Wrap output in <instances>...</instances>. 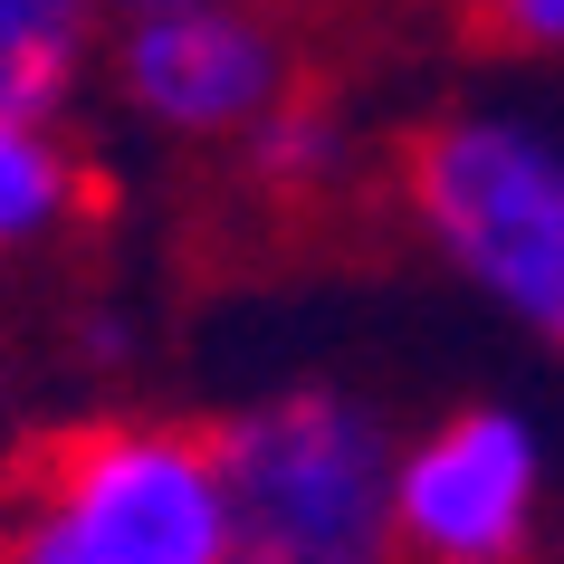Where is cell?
Returning <instances> with one entry per match:
<instances>
[{
    "label": "cell",
    "instance_id": "6da1fadb",
    "mask_svg": "<svg viewBox=\"0 0 564 564\" xmlns=\"http://www.w3.org/2000/svg\"><path fill=\"white\" fill-rule=\"evenodd\" d=\"M392 210L507 326L564 355V124L535 106H441L392 144Z\"/></svg>",
    "mask_w": 564,
    "mask_h": 564
},
{
    "label": "cell",
    "instance_id": "7a4b0ae2",
    "mask_svg": "<svg viewBox=\"0 0 564 564\" xmlns=\"http://www.w3.org/2000/svg\"><path fill=\"white\" fill-rule=\"evenodd\" d=\"M230 469V564H402L392 431L345 383H288L210 421Z\"/></svg>",
    "mask_w": 564,
    "mask_h": 564
},
{
    "label": "cell",
    "instance_id": "3957f363",
    "mask_svg": "<svg viewBox=\"0 0 564 564\" xmlns=\"http://www.w3.org/2000/svg\"><path fill=\"white\" fill-rule=\"evenodd\" d=\"M10 498H30L87 564H230L220 431L163 412H96L20 441Z\"/></svg>",
    "mask_w": 564,
    "mask_h": 564
},
{
    "label": "cell",
    "instance_id": "277c9868",
    "mask_svg": "<svg viewBox=\"0 0 564 564\" xmlns=\"http://www.w3.org/2000/svg\"><path fill=\"white\" fill-rule=\"evenodd\" d=\"M306 77L297 30L278 20V0H153L116 10L96 87L124 116L182 153H230L278 96Z\"/></svg>",
    "mask_w": 564,
    "mask_h": 564
},
{
    "label": "cell",
    "instance_id": "5b68a950",
    "mask_svg": "<svg viewBox=\"0 0 564 564\" xmlns=\"http://www.w3.org/2000/svg\"><path fill=\"white\" fill-rule=\"evenodd\" d=\"M555 527L545 431L517 402H459L392 449L402 564H535Z\"/></svg>",
    "mask_w": 564,
    "mask_h": 564
},
{
    "label": "cell",
    "instance_id": "8992f818",
    "mask_svg": "<svg viewBox=\"0 0 564 564\" xmlns=\"http://www.w3.org/2000/svg\"><path fill=\"white\" fill-rule=\"evenodd\" d=\"M230 173L259 210H326L364 173V124L326 77H297L249 134L230 144Z\"/></svg>",
    "mask_w": 564,
    "mask_h": 564
},
{
    "label": "cell",
    "instance_id": "52a82bcc",
    "mask_svg": "<svg viewBox=\"0 0 564 564\" xmlns=\"http://www.w3.org/2000/svg\"><path fill=\"white\" fill-rule=\"evenodd\" d=\"M106 210V173L67 116H0V268L58 259Z\"/></svg>",
    "mask_w": 564,
    "mask_h": 564
},
{
    "label": "cell",
    "instance_id": "ba28073f",
    "mask_svg": "<svg viewBox=\"0 0 564 564\" xmlns=\"http://www.w3.org/2000/svg\"><path fill=\"white\" fill-rule=\"evenodd\" d=\"M116 0H0V116H77L106 67Z\"/></svg>",
    "mask_w": 564,
    "mask_h": 564
},
{
    "label": "cell",
    "instance_id": "9c48e42d",
    "mask_svg": "<svg viewBox=\"0 0 564 564\" xmlns=\"http://www.w3.org/2000/svg\"><path fill=\"white\" fill-rule=\"evenodd\" d=\"M459 10L507 58H564V0H459Z\"/></svg>",
    "mask_w": 564,
    "mask_h": 564
},
{
    "label": "cell",
    "instance_id": "30bf717a",
    "mask_svg": "<svg viewBox=\"0 0 564 564\" xmlns=\"http://www.w3.org/2000/svg\"><path fill=\"white\" fill-rule=\"evenodd\" d=\"M0 564H87V555H77V545H67L30 498H10V488H0Z\"/></svg>",
    "mask_w": 564,
    "mask_h": 564
},
{
    "label": "cell",
    "instance_id": "8fae6325",
    "mask_svg": "<svg viewBox=\"0 0 564 564\" xmlns=\"http://www.w3.org/2000/svg\"><path fill=\"white\" fill-rule=\"evenodd\" d=\"M10 469H20V441H10V392H0V488H10Z\"/></svg>",
    "mask_w": 564,
    "mask_h": 564
},
{
    "label": "cell",
    "instance_id": "7c38bea8",
    "mask_svg": "<svg viewBox=\"0 0 564 564\" xmlns=\"http://www.w3.org/2000/svg\"><path fill=\"white\" fill-rule=\"evenodd\" d=\"M545 545H555V564H564V507H555V527H545Z\"/></svg>",
    "mask_w": 564,
    "mask_h": 564
},
{
    "label": "cell",
    "instance_id": "4fadbf2b",
    "mask_svg": "<svg viewBox=\"0 0 564 564\" xmlns=\"http://www.w3.org/2000/svg\"><path fill=\"white\" fill-rule=\"evenodd\" d=\"M116 10H153V0H116Z\"/></svg>",
    "mask_w": 564,
    "mask_h": 564
}]
</instances>
